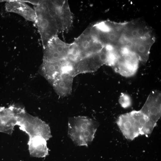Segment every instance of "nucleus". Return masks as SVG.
Returning <instances> with one entry per match:
<instances>
[{"instance_id":"1","label":"nucleus","mask_w":161,"mask_h":161,"mask_svg":"<svg viewBox=\"0 0 161 161\" xmlns=\"http://www.w3.org/2000/svg\"><path fill=\"white\" fill-rule=\"evenodd\" d=\"M98 126L97 122L84 116L69 118L68 134L78 146H87L93 140Z\"/></svg>"},{"instance_id":"2","label":"nucleus","mask_w":161,"mask_h":161,"mask_svg":"<svg viewBox=\"0 0 161 161\" xmlns=\"http://www.w3.org/2000/svg\"><path fill=\"white\" fill-rule=\"evenodd\" d=\"M125 22L102 21L89 27L92 36L103 46L120 45Z\"/></svg>"},{"instance_id":"3","label":"nucleus","mask_w":161,"mask_h":161,"mask_svg":"<svg viewBox=\"0 0 161 161\" xmlns=\"http://www.w3.org/2000/svg\"><path fill=\"white\" fill-rule=\"evenodd\" d=\"M34 10L36 16V23L40 35L44 49L50 41L57 36L59 32L57 22L50 14L46 0L39 1L35 5Z\"/></svg>"},{"instance_id":"4","label":"nucleus","mask_w":161,"mask_h":161,"mask_svg":"<svg viewBox=\"0 0 161 161\" xmlns=\"http://www.w3.org/2000/svg\"><path fill=\"white\" fill-rule=\"evenodd\" d=\"M110 57L109 47L104 46L100 51L86 57L75 63L72 65V75L75 77L80 74L95 72L103 65H108Z\"/></svg>"},{"instance_id":"5","label":"nucleus","mask_w":161,"mask_h":161,"mask_svg":"<svg viewBox=\"0 0 161 161\" xmlns=\"http://www.w3.org/2000/svg\"><path fill=\"white\" fill-rule=\"evenodd\" d=\"M17 125L29 137H40L47 140L51 137L49 126L41 119L28 114L23 109L18 114Z\"/></svg>"},{"instance_id":"6","label":"nucleus","mask_w":161,"mask_h":161,"mask_svg":"<svg viewBox=\"0 0 161 161\" xmlns=\"http://www.w3.org/2000/svg\"><path fill=\"white\" fill-rule=\"evenodd\" d=\"M117 56L111 66L115 72L124 77L134 75L138 68L139 60L136 55L127 48L119 46Z\"/></svg>"},{"instance_id":"7","label":"nucleus","mask_w":161,"mask_h":161,"mask_svg":"<svg viewBox=\"0 0 161 161\" xmlns=\"http://www.w3.org/2000/svg\"><path fill=\"white\" fill-rule=\"evenodd\" d=\"M48 9L57 24L59 32L63 34L71 29L73 21V14L67 0H46Z\"/></svg>"},{"instance_id":"8","label":"nucleus","mask_w":161,"mask_h":161,"mask_svg":"<svg viewBox=\"0 0 161 161\" xmlns=\"http://www.w3.org/2000/svg\"><path fill=\"white\" fill-rule=\"evenodd\" d=\"M104 47L92 36L89 27L71 43L72 48L76 55L78 61L100 51Z\"/></svg>"},{"instance_id":"9","label":"nucleus","mask_w":161,"mask_h":161,"mask_svg":"<svg viewBox=\"0 0 161 161\" xmlns=\"http://www.w3.org/2000/svg\"><path fill=\"white\" fill-rule=\"evenodd\" d=\"M71 45L63 41L58 36L54 37L44 49L43 61L54 62L66 59Z\"/></svg>"},{"instance_id":"10","label":"nucleus","mask_w":161,"mask_h":161,"mask_svg":"<svg viewBox=\"0 0 161 161\" xmlns=\"http://www.w3.org/2000/svg\"><path fill=\"white\" fill-rule=\"evenodd\" d=\"M154 35L145 22L137 19L125 22L121 41H132Z\"/></svg>"},{"instance_id":"11","label":"nucleus","mask_w":161,"mask_h":161,"mask_svg":"<svg viewBox=\"0 0 161 161\" xmlns=\"http://www.w3.org/2000/svg\"><path fill=\"white\" fill-rule=\"evenodd\" d=\"M154 35L140 39L132 41H122L121 44L134 53L142 63H145L148 61L150 49L154 42Z\"/></svg>"},{"instance_id":"12","label":"nucleus","mask_w":161,"mask_h":161,"mask_svg":"<svg viewBox=\"0 0 161 161\" xmlns=\"http://www.w3.org/2000/svg\"><path fill=\"white\" fill-rule=\"evenodd\" d=\"M72 66L67 59L54 62L43 61L40 70L42 75L51 84L62 73H70Z\"/></svg>"},{"instance_id":"13","label":"nucleus","mask_w":161,"mask_h":161,"mask_svg":"<svg viewBox=\"0 0 161 161\" xmlns=\"http://www.w3.org/2000/svg\"><path fill=\"white\" fill-rule=\"evenodd\" d=\"M140 110L157 124L161 116V94L159 90L151 92Z\"/></svg>"},{"instance_id":"14","label":"nucleus","mask_w":161,"mask_h":161,"mask_svg":"<svg viewBox=\"0 0 161 161\" xmlns=\"http://www.w3.org/2000/svg\"><path fill=\"white\" fill-rule=\"evenodd\" d=\"M117 123L123 136L127 139L133 140L140 135L139 125L131 112L120 115Z\"/></svg>"},{"instance_id":"15","label":"nucleus","mask_w":161,"mask_h":161,"mask_svg":"<svg viewBox=\"0 0 161 161\" xmlns=\"http://www.w3.org/2000/svg\"><path fill=\"white\" fill-rule=\"evenodd\" d=\"M5 7L7 12L18 14L26 20L36 24V16L34 10L23 1H8L5 4Z\"/></svg>"},{"instance_id":"16","label":"nucleus","mask_w":161,"mask_h":161,"mask_svg":"<svg viewBox=\"0 0 161 161\" xmlns=\"http://www.w3.org/2000/svg\"><path fill=\"white\" fill-rule=\"evenodd\" d=\"M74 77L69 73L64 72L53 82L51 85L59 96L65 97L71 94Z\"/></svg>"},{"instance_id":"17","label":"nucleus","mask_w":161,"mask_h":161,"mask_svg":"<svg viewBox=\"0 0 161 161\" xmlns=\"http://www.w3.org/2000/svg\"><path fill=\"white\" fill-rule=\"evenodd\" d=\"M47 141L40 137H29L28 145L30 155L36 157H44L48 155L49 150Z\"/></svg>"},{"instance_id":"18","label":"nucleus","mask_w":161,"mask_h":161,"mask_svg":"<svg viewBox=\"0 0 161 161\" xmlns=\"http://www.w3.org/2000/svg\"><path fill=\"white\" fill-rule=\"evenodd\" d=\"M119 101L121 106L124 108L130 107L132 103L130 97L128 95L124 93H122L120 96Z\"/></svg>"}]
</instances>
